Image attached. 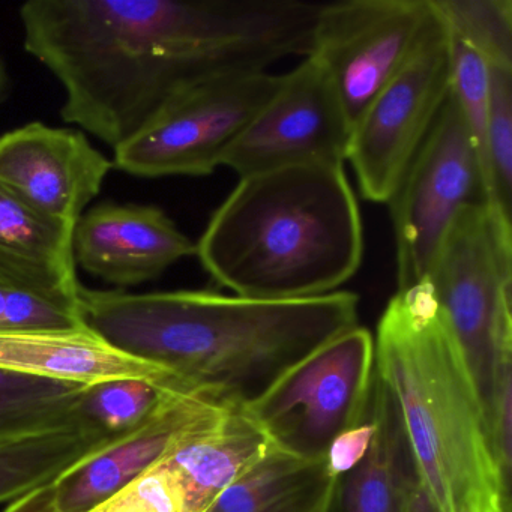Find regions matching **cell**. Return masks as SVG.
<instances>
[{
	"mask_svg": "<svg viewBox=\"0 0 512 512\" xmlns=\"http://www.w3.org/2000/svg\"><path fill=\"white\" fill-rule=\"evenodd\" d=\"M322 4L299 0H29L26 52L65 91L61 116L115 151L172 98L310 55Z\"/></svg>",
	"mask_w": 512,
	"mask_h": 512,
	"instance_id": "1",
	"label": "cell"
},
{
	"mask_svg": "<svg viewBox=\"0 0 512 512\" xmlns=\"http://www.w3.org/2000/svg\"><path fill=\"white\" fill-rule=\"evenodd\" d=\"M83 323L194 391L232 404L262 397L317 347L359 325V298L263 301L209 290L130 293L80 287Z\"/></svg>",
	"mask_w": 512,
	"mask_h": 512,
	"instance_id": "2",
	"label": "cell"
},
{
	"mask_svg": "<svg viewBox=\"0 0 512 512\" xmlns=\"http://www.w3.org/2000/svg\"><path fill=\"white\" fill-rule=\"evenodd\" d=\"M196 256L217 284L244 298L338 292L364 256L361 211L344 166L239 178L200 236Z\"/></svg>",
	"mask_w": 512,
	"mask_h": 512,
	"instance_id": "3",
	"label": "cell"
},
{
	"mask_svg": "<svg viewBox=\"0 0 512 512\" xmlns=\"http://www.w3.org/2000/svg\"><path fill=\"white\" fill-rule=\"evenodd\" d=\"M373 338L374 370L437 511L511 512L478 389L427 284L397 290Z\"/></svg>",
	"mask_w": 512,
	"mask_h": 512,
	"instance_id": "4",
	"label": "cell"
},
{
	"mask_svg": "<svg viewBox=\"0 0 512 512\" xmlns=\"http://www.w3.org/2000/svg\"><path fill=\"white\" fill-rule=\"evenodd\" d=\"M472 374L488 433L512 410V220L485 202L461 209L427 281Z\"/></svg>",
	"mask_w": 512,
	"mask_h": 512,
	"instance_id": "5",
	"label": "cell"
},
{
	"mask_svg": "<svg viewBox=\"0 0 512 512\" xmlns=\"http://www.w3.org/2000/svg\"><path fill=\"white\" fill-rule=\"evenodd\" d=\"M373 380V334L358 325L317 347L245 406L277 448L325 460L338 434L367 419Z\"/></svg>",
	"mask_w": 512,
	"mask_h": 512,
	"instance_id": "6",
	"label": "cell"
},
{
	"mask_svg": "<svg viewBox=\"0 0 512 512\" xmlns=\"http://www.w3.org/2000/svg\"><path fill=\"white\" fill-rule=\"evenodd\" d=\"M278 85L280 76L269 71L224 74L196 83L113 151V167L146 179L211 175Z\"/></svg>",
	"mask_w": 512,
	"mask_h": 512,
	"instance_id": "7",
	"label": "cell"
},
{
	"mask_svg": "<svg viewBox=\"0 0 512 512\" xmlns=\"http://www.w3.org/2000/svg\"><path fill=\"white\" fill-rule=\"evenodd\" d=\"M479 202L487 203L481 164L460 107L449 94L388 202L398 292L427 281L455 217Z\"/></svg>",
	"mask_w": 512,
	"mask_h": 512,
	"instance_id": "8",
	"label": "cell"
},
{
	"mask_svg": "<svg viewBox=\"0 0 512 512\" xmlns=\"http://www.w3.org/2000/svg\"><path fill=\"white\" fill-rule=\"evenodd\" d=\"M451 77L452 40L436 14L412 58L353 124L346 161L362 199L388 203L394 196L451 94Z\"/></svg>",
	"mask_w": 512,
	"mask_h": 512,
	"instance_id": "9",
	"label": "cell"
},
{
	"mask_svg": "<svg viewBox=\"0 0 512 512\" xmlns=\"http://www.w3.org/2000/svg\"><path fill=\"white\" fill-rule=\"evenodd\" d=\"M436 22L431 0L322 4L310 58L334 83L350 122L404 67Z\"/></svg>",
	"mask_w": 512,
	"mask_h": 512,
	"instance_id": "10",
	"label": "cell"
},
{
	"mask_svg": "<svg viewBox=\"0 0 512 512\" xmlns=\"http://www.w3.org/2000/svg\"><path fill=\"white\" fill-rule=\"evenodd\" d=\"M352 122L340 95L316 59L289 74L239 134L221 166L239 178L296 166H344Z\"/></svg>",
	"mask_w": 512,
	"mask_h": 512,
	"instance_id": "11",
	"label": "cell"
},
{
	"mask_svg": "<svg viewBox=\"0 0 512 512\" xmlns=\"http://www.w3.org/2000/svg\"><path fill=\"white\" fill-rule=\"evenodd\" d=\"M232 403L167 392L130 433L107 443L2 512H89L209 427Z\"/></svg>",
	"mask_w": 512,
	"mask_h": 512,
	"instance_id": "12",
	"label": "cell"
},
{
	"mask_svg": "<svg viewBox=\"0 0 512 512\" xmlns=\"http://www.w3.org/2000/svg\"><path fill=\"white\" fill-rule=\"evenodd\" d=\"M112 169L83 131L32 122L0 136V184L62 223H77Z\"/></svg>",
	"mask_w": 512,
	"mask_h": 512,
	"instance_id": "13",
	"label": "cell"
},
{
	"mask_svg": "<svg viewBox=\"0 0 512 512\" xmlns=\"http://www.w3.org/2000/svg\"><path fill=\"white\" fill-rule=\"evenodd\" d=\"M194 254L196 244L158 206L104 202L74 224L76 268L118 290L157 280Z\"/></svg>",
	"mask_w": 512,
	"mask_h": 512,
	"instance_id": "14",
	"label": "cell"
},
{
	"mask_svg": "<svg viewBox=\"0 0 512 512\" xmlns=\"http://www.w3.org/2000/svg\"><path fill=\"white\" fill-rule=\"evenodd\" d=\"M0 368L83 386L140 379L164 391L197 392L170 371L115 349L88 328L0 334Z\"/></svg>",
	"mask_w": 512,
	"mask_h": 512,
	"instance_id": "15",
	"label": "cell"
},
{
	"mask_svg": "<svg viewBox=\"0 0 512 512\" xmlns=\"http://www.w3.org/2000/svg\"><path fill=\"white\" fill-rule=\"evenodd\" d=\"M368 410L373 442L364 460L338 479L334 512H407L419 482L397 407L376 370Z\"/></svg>",
	"mask_w": 512,
	"mask_h": 512,
	"instance_id": "16",
	"label": "cell"
},
{
	"mask_svg": "<svg viewBox=\"0 0 512 512\" xmlns=\"http://www.w3.org/2000/svg\"><path fill=\"white\" fill-rule=\"evenodd\" d=\"M275 448L245 404H230L211 425L170 454L202 512Z\"/></svg>",
	"mask_w": 512,
	"mask_h": 512,
	"instance_id": "17",
	"label": "cell"
},
{
	"mask_svg": "<svg viewBox=\"0 0 512 512\" xmlns=\"http://www.w3.org/2000/svg\"><path fill=\"white\" fill-rule=\"evenodd\" d=\"M337 482L326 472L325 460H305L275 446L205 512H320L334 497Z\"/></svg>",
	"mask_w": 512,
	"mask_h": 512,
	"instance_id": "18",
	"label": "cell"
},
{
	"mask_svg": "<svg viewBox=\"0 0 512 512\" xmlns=\"http://www.w3.org/2000/svg\"><path fill=\"white\" fill-rule=\"evenodd\" d=\"M77 271L0 254V334L86 328Z\"/></svg>",
	"mask_w": 512,
	"mask_h": 512,
	"instance_id": "19",
	"label": "cell"
},
{
	"mask_svg": "<svg viewBox=\"0 0 512 512\" xmlns=\"http://www.w3.org/2000/svg\"><path fill=\"white\" fill-rule=\"evenodd\" d=\"M115 439L77 422L0 436V506L43 487Z\"/></svg>",
	"mask_w": 512,
	"mask_h": 512,
	"instance_id": "20",
	"label": "cell"
},
{
	"mask_svg": "<svg viewBox=\"0 0 512 512\" xmlns=\"http://www.w3.org/2000/svg\"><path fill=\"white\" fill-rule=\"evenodd\" d=\"M74 224L41 214L0 184V254L77 271L73 257Z\"/></svg>",
	"mask_w": 512,
	"mask_h": 512,
	"instance_id": "21",
	"label": "cell"
},
{
	"mask_svg": "<svg viewBox=\"0 0 512 512\" xmlns=\"http://www.w3.org/2000/svg\"><path fill=\"white\" fill-rule=\"evenodd\" d=\"M83 388L0 368V436L76 422Z\"/></svg>",
	"mask_w": 512,
	"mask_h": 512,
	"instance_id": "22",
	"label": "cell"
},
{
	"mask_svg": "<svg viewBox=\"0 0 512 512\" xmlns=\"http://www.w3.org/2000/svg\"><path fill=\"white\" fill-rule=\"evenodd\" d=\"M452 41L478 53L488 67L512 68L511 0H431Z\"/></svg>",
	"mask_w": 512,
	"mask_h": 512,
	"instance_id": "23",
	"label": "cell"
},
{
	"mask_svg": "<svg viewBox=\"0 0 512 512\" xmlns=\"http://www.w3.org/2000/svg\"><path fill=\"white\" fill-rule=\"evenodd\" d=\"M167 392L140 379H113L85 386L74 407L77 424L119 437L139 427Z\"/></svg>",
	"mask_w": 512,
	"mask_h": 512,
	"instance_id": "24",
	"label": "cell"
},
{
	"mask_svg": "<svg viewBox=\"0 0 512 512\" xmlns=\"http://www.w3.org/2000/svg\"><path fill=\"white\" fill-rule=\"evenodd\" d=\"M487 202L511 217L512 68L490 67V112L485 134Z\"/></svg>",
	"mask_w": 512,
	"mask_h": 512,
	"instance_id": "25",
	"label": "cell"
},
{
	"mask_svg": "<svg viewBox=\"0 0 512 512\" xmlns=\"http://www.w3.org/2000/svg\"><path fill=\"white\" fill-rule=\"evenodd\" d=\"M89 512H202L169 455Z\"/></svg>",
	"mask_w": 512,
	"mask_h": 512,
	"instance_id": "26",
	"label": "cell"
},
{
	"mask_svg": "<svg viewBox=\"0 0 512 512\" xmlns=\"http://www.w3.org/2000/svg\"><path fill=\"white\" fill-rule=\"evenodd\" d=\"M451 94L469 128L485 184V134L490 112V67L478 53L457 41H452Z\"/></svg>",
	"mask_w": 512,
	"mask_h": 512,
	"instance_id": "27",
	"label": "cell"
},
{
	"mask_svg": "<svg viewBox=\"0 0 512 512\" xmlns=\"http://www.w3.org/2000/svg\"><path fill=\"white\" fill-rule=\"evenodd\" d=\"M374 436V422L368 410L367 419L356 427L344 430L338 434L325 454L326 472L331 478L341 476L355 469L370 449Z\"/></svg>",
	"mask_w": 512,
	"mask_h": 512,
	"instance_id": "28",
	"label": "cell"
},
{
	"mask_svg": "<svg viewBox=\"0 0 512 512\" xmlns=\"http://www.w3.org/2000/svg\"><path fill=\"white\" fill-rule=\"evenodd\" d=\"M407 512H439L436 509V506L431 503L430 497L427 496L424 490H422L421 485H416L415 490H413L412 496H410L409 500V508H407Z\"/></svg>",
	"mask_w": 512,
	"mask_h": 512,
	"instance_id": "29",
	"label": "cell"
},
{
	"mask_svg": "<svg viewBox=\"0 0 512 512\" xmlns=\"http://www.w3.org/2000/svg\"><path fill=\"white\" fill-rule=\"evenodd\" d=\"M11 88H13V82H11L10 71L4 59L0 58V106L10 98Z\"/></svg>",
	"mask_w": 512,
	"mask_h": 512,
	"instance_id": "30",
	"label": "cell"
},
{
	"mask_svg": "<svg viewBox=\"0 0 512 512\" xmlns=\"http://www.w3.org/2000/svg\"><path fill=\"white\" fill-rule=\"evenodd\" d=\"M337 484H338V482H337ZM335 490H337V488H335ZM334 499H335V493H334V497H332V499L329 500V502L326 503L325 506H323L322 511H320V512H334Z\"/></svg>",
	"mask_w": 512,
	"mask_h": 512,
	"instance_id": "31",
	"label": "cell"
},
{
	"mask_svg": "<svg viewBox=\"0 0 512 512\" xmlns=\"http://www.w3.org/2000/svg\"><path fill=\"white\" fill-rule=\"evenodd\" d=\"M467 512H475V511H467Z\"/></svg>",
	"mask_w": 512,
	"mask_h": 512,
	"instance_id": "32",
	"label": "cell"
}]
</instances>
